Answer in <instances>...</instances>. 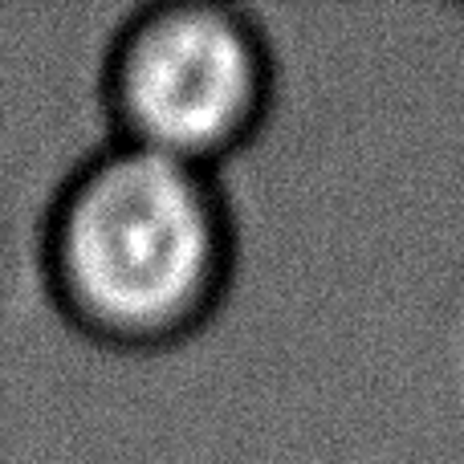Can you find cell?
<instances>
[{"label": "cell", "instance_id": "6da1fadb", "mask_svg": "<svg viewBox=\"0 0 464 464\" xmlns=\"http://www.w3.org/2000/svg\"><path fill=\"white\" fill-rule=\"evenodd\" d=\"M41 261L57 310L90 338L122 351L176 343L228 289L232 217L217 171L111 143L53 196Z\"/></svg>", "mask_w": 464, "mask_h": 464}, {"label": "cell", "instance_id": "7a4b0ae2", "mask_svg": "<svg viewBox=\"0 0 464 464\" xmlns=\"http://www.w3.org/2000/svg\"><path fill=\"white\" fill-rule=\"evenodd\" d=\"M102 98L114 143L217 171L265 127L269 41L245 8L220 0L139 8L111 41Z\"/></svg>", "mask_w": 464, "mask_h": 464}]
</instances>
